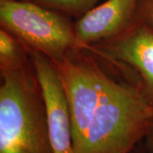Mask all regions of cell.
I'll use <instances>...</instances> for the list:
<instances>
[{
    "label": "cell",
    "mask_w": 153,
    "mask_h": 153,
    "mask_svg": "<svg viewBox=\"0 0 153 153\" xmlns=\"http://www.w3.org/2000/svg\"><path fill=\"white\" fill-rule=\"evenodd\" d=\"M66 92L75 153H130L153 121L139 81L87 49L52 61Z\"/></svg>",
    "instance_id": "obj_1"
},
{
    "label": "cell",
    "mask_w": 153,
    "mask_h": 153,
    "mask_svg": "<svg viewBox=\"0 0 153 153\" xmlns=\"http://www.w3.org/2000/svg\"><path fill=\"white\" fill-rule=\"evenodd\" d=\"M0 153H55L32 58L19 69H0Z\"/></svg>",
    "instance_id": "obj_2"
},
{
    "label": "cell",
    "mask_w": 153,
    "mask_h": 153,
    "mask_svg": "<svg viewBox=\"0 0 153 153\" xmlns=\"http://www.w3.org/2000/svg\"><path fill=\"white\" fill-rule=\"evenodd\" d=\"M0 26L52 61L73 49H87L76 38L70 16L34 1L0 0Z\"/></svg>",
    "instance_id": "obj_3"
},
{
    "label": "cell",
    "mask_w": 153,
    "mask_h": 153,
    "mask_svg": "<svg viewBox=\"0 0 153 153\" xmlns=\"http://www.w3.org/2000/svg\"><path fill=\"white\" fill-rule=\"evenodd\" d=\"M89 50L137 78L153 104V28L135 19L123 33L90 45Z\"/></svg>",
    "instance_id": "obj_4"
},
{
    "label": "cell",
    "mask_w": 153,
    "mask_h": 153,
    "mask_svg": "<svg viewBox=\"0 0 153 153\" xmlns=\"http://www.w3.org/2000/svg\"><path fill=\"white\" fill-rule=\"evenodd\" d=\"M29 52L43 89L55 153H75L69 105L60 76L49 57L38 51Z\"/></svg>",
    "instance_id": "obj_5"
},
{
    "label": "cell",
    "mask_w": 153,
    "mask_h": 153,
    "mask_svg": "<svg viewBox=\"0 0 153 153\" xmlns=\"http://www.w3.org/2000/svg\"><path fill=\"white\" fill-rule=\"evenodd\" d=\"M138 0H106L74 22L78 41L90 45L107 40L126 31L135 21Z\"/></svg>",
    "instance_id": "obj_6"
},
{
    "label": "cell",
    "mask_w": 153,
    "mask_h": 153,
    "mask_svg": "<svg viewBox=\"0 0 153 153\" xmlns=\"http://www.w3.org/2000/svg\"><path fill=\"white\" fill-rule=\"evenodd\" d=\"M31 59L29 49L5 29H0V69H19Z\"/></svg>",
    "instance_id": "obj_7"
},
{
    "label": "cell",
    "mask_w": 153,
    "mask_h": 153,
    "mask_svg": "<svg viewBox=\"0 0 153 153\" xmlns=\"http://www.w3.org/2000/svg\"><path fill=\"white\" fill-rule=\"evenodd\" d=\"M99 0H34L40 5L64 13L70 17L81 18L94 8Z\"/></svg>",
    "instance_id": "obj_8"
},
{
    "label": "cell",
    "mask_w": 153,
    "mask_h": 153,
    "mask_svg": "<svg viewBox=\"0 0 153 153\" xmlns=\"http://www.w3.org/2000/svg\"><path fill=\"white\" fill-rule=\"evenodd\" d=\"M135 19L153 28V0H138Z\"/></svg>",
    "instance_id": "obj_9"
},
{
    "label": "cell",
    "mask_w": 153,
    "mask_h": 153,
    "mask_svg": "<svg viewBox=\"0 0 153 153\" xmlns=\"http://www.w3.org/2000/svg\"><path fill=\"white\" fill-rule=\"evenodd\" d=\"M142 142L147 152L153 153V121L149 126Z\"/></svg>",
    "instance_id": "obj_10"
},
{
    "label": "cell",
    "mask_w": 153,
    "mask_h": 153,
    "mask_svg": "<svg viewBox=\"0 0 153 153\" xmlns=\"http://www.w3.org/2000/svg\"><path fill=\"white\" fill-rule=\"evenodd\" d=\"M130 153H148L147 151L146 150V148L143 145V142H140V144H138L132 150Z\"/></svg>",
    "instance_id": "obj_11"
},
{
    "label": "cell",
    "mask_w": 153,
    "mask_h": 153,
    "mask_svg": "<svg viewBox=\"0 0 153 153\" xmlns=\"http://www.w3.org/2000/svg\"><path fill=\"white\" fill-rule=\"evenodd\" d=\"M7 1H34V0H7Z\"/></svg>",
    "instance_id": "obj_12"
}]
</instances>
